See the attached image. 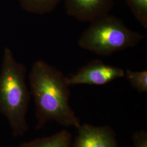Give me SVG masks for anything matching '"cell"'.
Segmentation results:
<instances>
[{
    "instance_id": "obj_1",
    "label": "cell",
    "mask_w": 147,
    "mask_h": 147,
    "mask_svg": "<svg viewBox=\"0 0 147 147\" xmlns=\"http://www.w3.org/2000/svg\"><path fill=\"white\" fill-rule=\"evenodd\" d=\"M29 84L36 106L37 129H42L50 121L65 127L79 128L81 123L70 105V86L62 71L38 60L32 67Z\"/></svg>"
},
{
    "instance_id": "obj_2",
    "label": "cell",
    "mask_w": 147,
    "mask_h": 147,
    "mask_svg": "<svg viewBox=\"0 0 147 147\" xmlns=\"http://www.w3.org/2000/svg\"><path fill=\"white\" fill-rule=\"evenodd\" d=\"M26 74L25 65L18 62L11 49L5 47L0 73V112L16 137L23 136L28 129L26 115L31 93Z\"/></svg>"
},
{
    "instance_id": "obj_3",
    "label": "cell",
    "mask_w": 147,
    "mask_h": 147,
    "mask_svg": "<svg viewBox=\"0 0 147 147\" xmlns=\"http://www.w3.org/2000/svg\"><path fill=\"white\" fill-rule=\"evenodd\" d=\"M145 38L128 28L120 19L107 14L90 22L80 37L78 44L97 55L109 56L136 46Z\"/></svg>"
},
{
    "instance_id": "obj_4",
    "label": "cell",
    "mask_w": 147,
    "mask_h": 147,
    "mask_svg": "<svg viewBox=\"0 0 147 147\" xmlns=\"http://www.w3.org/2000/svg\"><path fill=\"white\" fill-rule=\"evenodd\" d=\"M124 71L119 67L106 64L100 60H94L68 77V80L70 86L78 84L103 86L124 77Z\"/></svg>"
},
{
    "instance_id": "obj_5",
    "label": "cell",
    "mask_w": 147,
    "mask_h": 147,
    "mask_svg": "<svg viewBox=\"0 0 147 147\" xmlns=\"http://www.w3.org/2000/svg\"><path fill=\"white\" fill-rule=\"evenodd\" d=\"M78 131L72 147H121L116 132L109 125L94 126L84 123Z\"/></svg>"
},
{
    "instance_id": "obj_6",
    "label": "cell",
    "mask_w": 147,
    "mask_h": 147,
    "mask_svg": "<svg viewBox=\"0 0 147 147\" xmlns=\"http://www.w3.org/2000/svg\"><path fill=\"white\" fill-rule=\"evenodd\" d=\"M68 16L81 22H92L109 14L114 0H64Z\"/></svg>"
},
{
    "instance_id": "obj_7",
    "label": "cell",
    "mask_w": 147,
    "mask_h": 147,
    "mask_svg": "<svg viewBox=\"0 0 147 147\" xmlns=\"http://www.w3.org/2000/svg\"><path fill=\"white\" fill-rule=\"evenodd\" d=\"M73 141L72 134L63 130L50 136L24 142L18 147H72Z\"/></svg>"
},
{
    "instance_id": "obj_8",
    "label": "cell",
    "mask_w": 147,
    "mask_h": 147,
    "mask_svg": "<svg viewBox=\"0 0 147 147\" xmlns=\"http://www.w3.org/2000/svg\"><path fill=\"white\" fill-rule=\"evenodd\" d=\"M21 8L28 13L44 15L54 11L62 0H18Z\"/></svg>"
},
{
    "instance_id": "obj_9",
    "label": "cell",
    "mask_w": 147,
    "mask_h": 147,
    "mask_svg": "<svg viewBox=\"0 0 147 147\" xmlns=\"http://www.w3.org/2000/svg\"><path fill=\"white\" fill-rule=\"evenodd\" d=\"M124 77L132 87L139 93L147 92V70L134 71L127 69L124 71Z\"/></svg>"
},
{
    "instance_id": "obj_10",
    "label": "cell",
    "mask_w": 147,
    "mask_h": 147,
    "mask_svg": "<svg viewBox=\"0 0 147 147\" xmlns=\"http://www.w3.org/2000/svg\"><path fill=\"white\" fill-rule=\"evenodd\" d=\"M125 2L137 20L147 28V0H125Z\"/></svg>"
},
{
    "instance_id": "obj_11",
    "label": "cell",
    "mask_w": 147,
    "mask_h": 147,
    "mask_svg": "<svg viewBox=\"0 0 147 147\" xmlns=\"http://www.w3.org/2000/svg\"><path fill=\"white\" fill-rule=\"evenodd\" d=\"M133 147H147V131L140 130L134 132L132 135Z\"/></svg>"
}]
</instances>
